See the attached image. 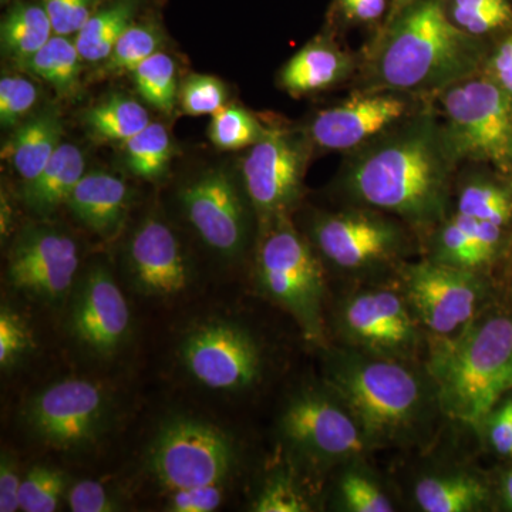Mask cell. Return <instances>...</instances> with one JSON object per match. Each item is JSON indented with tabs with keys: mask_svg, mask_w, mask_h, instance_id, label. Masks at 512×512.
<instances>
[{
	"mask_svg": "<svg viewBox=\"0 0 512 512\" xmlns=\"http://www.w3.org/2000/svg\"><path fill=\"white\" fill-rule=\"evenodd\" d=\"M456 165L440 121L423 113L357 148L343 171L342 190L353 204L433 229L450 212Z\"/></svg>",
	"mask_w": 512,
	"mask_h": 512,
	"instance_id": "6da1fadb",
	"label": "cell"
},
{
	"mask_svg": "<svg viewBox=\"0 0 512 512\" xmlns=\"http://www.w3.org/2000/svg\"><path fill=\"white\" fill-rule=\"evenodd\" d=\"M323 360L325 382L349 404L372 450L414 446L443 414L426 366L346 346Z\"/></svg>",
	"mask_w": 512,
	"mask_h": 512,
	"instance_id": "7a4b0ae2",
	"label": "cell"
},
{
	"mask_svg": "<svg viewBox=\"0 0 512 512\" xmlns=\"http://www.w3.org/2000/svg\"><path fill=\"white\" fill-rule=\"evenodd\" d=\"M488 46L448 18L443 0H417L393 15L369 59V90L440 93L483 72Z\"/></svg>",
	"mask_w": 512,
	"mask_h": 512,
	"instance_id": "3957f363",
	"label": "cell"
},
{
	"mask_svg": "<svg viewBox=\"0 0 512 512\" xmlns=\"http://www.w3.org/2000/svg\"><path fill=\"white\" fill-rule=\"evenodd\" d=\"M426 369L441 412L476 433L512 392V298L503 292L448 338H429Z\"/></svg>",
	"mask_w": 512,
	"mask_h": 512,
	"instance_id": "277c9868",
	"label": "cell"
},
{
	"mask_svg": "<svg viewBox=\"0 0 512 512\" xmlns=\"http://www.w3.org/2000/svg\"><path fill=\"white\" fill-rule=\"evenodd\" d=\"M255 268L259 291L292 316L306 339L322 345L326 296L323 261L311 241L293 227L291 215L262 224Z\"/></svg>",
	"mask_w": 512,
	"mask_h": 512,
	"instance_id": "5b68a950",
	"label": "cell"
},
{
	"mask_svg": "<svg viewBox=\"0 0 512 512\" xmlns=\"http://www.w3.org/2000/svg\"><path fill=\"white\" fill-rule=\"evenodd\" d=\"M279 434L292 461L313 473L343 467L373 451L349 404L325 380L291 394L279 417Z\"/></svg>",
	"mask_w": 512,
	"mask_h": 512,
	"instance_id": "8992f818",
	"label": "cell"
},
{
	"mask_svg": "<svg viewBox=\"0 0 512 512\" xmlns=\"http://www.w3.org/2000/svg\"><path fill=\"white\" fill-rule=\"evenodd\" d=\"M309 241L330 268L357 279L396 274L412 247L403 221L360 205L316 215Z\"/></svg>",
	"mask_w": 512,
	"mask_h": 512,
	"instance_id": "52a82bcc",
	"label": "cell"
},
{
	"mask_svg": "<svg viewBox=\"0 0 512 512\" xmlns=\"http://www.w3.org/2000/svg\"><path fill=\"white\" fill-rule=\"evenodd\" d=\"M444 138L456 163L512 171V96L483 72L440 92Z\"/></svg>",
	"mask_w": 512,
	"mask_h": 512,
	"instance_id": "ba28073f",
	"label": "cell"
},
{
	"mask_svg": "<svg viewBox=\"0 0 512 512\" xmlns=\"http://www.w3.org/2000/svg\"><path fill=\"white\" fill-rule=\"evenodd\" d=\"M333 328L342 346L390 359L416 362L429 345V335L396 279L394 284L359 286L342 296L333 313Z\"/></svg>",
	"mask_w": 512,
	"mask_h": 512,
	"instance_id": "9c48e42d",
	"label": "cell"
},
{
	"mask_svg": "<svg viewBox=\"0 0 512 512\" xmlns=\"http://www.w3.org/2000/svg\"><path fill=\"white\" fill-rule=\"evenodd\" d=\"M396 281L429 338H448L466 328L501 289L493 275L424 258L404 262Z\"/></svg>",
	"mask_w": 512,
	"mask_h": 512,
	"instance_id": "30bf717a",
	"label": "cell"
},
{
	"mask_svg": "<svg viewBox=\"0 0 512 512\" xmlns=\"http://www.w3.org/2000/svg\"><path fill=\"white\" fill-rule=\"evenodd\" d=\"M148 470L167 490L225 483L237 464V447L214 424L191 417L165 421L151 441Z\"/></svg>",
	"mask_w": 512,
	"mask_h": 512,
	"instance_id": "8fae6325",
	"label": "cell"
},
{
	"mask_svg": "<svg viewBox=\"0 0 512 512\" xmlns=\"http://www.w3.org/2000/svg\"><path fill=\"white\" fill-rule=\"evenodd\" d=\"M111 400L100 384L66 379L50 384L26 404L23 419L37 440L62 451L93 444L109 427Z\"/></svg>",
	"mask_w": 512,
	"mask_h": 512,
	"instance_id": "7c38bea8",
	"label": "cell"
},
{
	"mask_svg": "<svg viewBox=\"0 0 512 512\" xmlns=\"http://www.w3.org/2000/svg\"><path fill=\"white\" fill-rule=\"evenodd\" d=\"M180 360L194 382L215 392L251 389L264 370L258 339L244 326L224 319L190 330L181 342Z\"/></svg>",
	"mask_w": 512,
	"mask_h": 512,
	"instance_id": "4fadbf2b",
	"label": "cell"
},
{
	"mask_svg": "<svg viewBox=\"0 0 512 512\" xmlns=\"http://www.w3.org/2000/svg\"><path fill=\"white\" fill-rule=\"evenodd\" d=\"M309 138L284 128H266L242 163L245 194L261 224L291 215L301 200L309 161Z\"/></svg>",
	"mask_w": 512,
	"mask_h": 512,
	"instance_id": "5bb4252c",
	"label": "cell"
},
{
	"mask_svg": "<svg viewBox=\"0 0 512 512\" xmlns=\"http://www.w3.org/2000/svg\"><path fill=\"white\" fill-rule=\"evenodd\" d=\"M79 248L64 232L33 225L10 249L9 284L37 301L59 305L69 298L79 269Z\"/></svg>",
	"mask_w": 512,
	"mask_h": 512,
	"instance_id": "9a60e30c",
	"label": "cell"
},
{
	"mask_svg": "<svg viewBox=\"0 0 512 512\" xmlns=\"http://www.w3.org/2000/svg\"><path fill=\"white\" fill-rule=\"evenodd\" d=\"M185 218L198 237L225 259L238 258L249 241V214L234 178L222 168L208 170L180 191Z\"/></svg>",
	"mask_w": 512,
	"mask_h": 512,
	"instance_id": "2e32d148",
	"label": "cell"
},
{
	"mask_svg": "<svg viewBox=\"0 0 512 512\" xmlns=\"http://www.w3.org/2000/svg\"><path fill=\"white\" fill-rule=\"evenodd\" d=\"M69 328L73 338L96 356H114L126 345L131 311L109 269L93 266L77 286Z\"/></svg>",
	"mask_w": 512,
	"mask_h": 512,
	"instance_id": "e0dca14e",
	"label": "cell"
},
{
	"mask_svg": "<svg viewBox=\"0 0 512 512\" xmlns=\"http://www.w3.org/2000/svg\"><path fill=\"white\" fill-rule=\"evenodd\" d=\"M410 109L402 93L369 90L316 114L308 137L325 150H357L402 123Z\"/></svg>",
	"mask_w": 512,
	"mask_h": 512,
	"instance_id": "ac0fdd59",
	"label": "cell"
},
{
	"mask_svg": "<svg viewBox=\"0 0 512 512\" xmlns=\"http://www.w3.org/2000/svg\"><path fill=\"white\" fill-rule=\"evenodd\" d=\"M430 231L426 258L437 264L493 275L512 254V231L456 211Z\"/></svg>",
	"mask_w": 512,
	"mask_h": 512,
	"instance_id": "d6986e66",
	"label": "cell"
},
{
	"mask_svg": "<svg viewBox=\"0 0 512 512\" xmlns=\"http://www.w3.org/2000/svg\"><path fill=\"white\" fill-rule=\"evenodd\" d=\"M128 269L138 292L157 298L180 295L191 281L190 266L173 229L156 217L134 232L127 249Z\"/></svg>",
	"mask_w": 512,
	"mask_h": 512,
	"instance_id": "ffe728a7",
	"label": "cell"
},
{
	"mask_svg": "<svg viewBox=\"0 0 512 512\" xmlns=\"http://www.w3.org/2000/svg\"><path fill=\"white\" fill-rule=\"evenodd\" d=\"M413 501L423 512L493 511V477L471 467L437 468L414 481Z\"/></svg>",
	"mask_w": 512,
	"mask_h": 512,
	"instance_id": "44dd1931",
	"label": "cell"
},
{
	"mask_svg": "<svg viewBox=\"0 0 512 512\" xmlns=\"http://www.w3.org/2000/svg\"><path fill=\"white\" fill-rule=\"evenodd\" d=\"M128 204L127 184L103 171L84 174L66 202L77 221L106 239L116 237L123 228Z\"/></svg>",
	"mask_w": 512,
	"mask_h": 512,
	"instance_id": "7402d4cb",
	"label": "cell"
},
{
	"mask_svg": "<svg viewBox=\"0 0 512 512\" xmlns=\"http://www.w3.org/2000/svg\"><path fill=\"white\" fill-rule=\"evenodd\" d=\"M349 53L325 39L313 40L286 63L281 84L291 94L319 92L335 86L352 73Z\"/></svg>",
	"mask_w": 512,
	"mask_h": 512,
	"instance_id": "603a6c76",
	"label": "cell"
},
{
	"mask_svg": "<svg viewBox=\"0 0 512 512\" xmlns=\"http://www.w3.org/2000/svg\"><path fill=\"white\" fill-rule=\"evenodd\" d=\"M86 160L82 150L62 143L35 180L23 185V201L40 217L53 214L66 204L74 187L82 180Z\"/></svg>",
	"mask_w": 512,
	"mask_h": 512,
	"instance_id": "cb8c5ba5",
	"label": "cell"
},
{
	"mask_svg": "<svg viewBox=\"0 0 512 512\" xmlns=\"http://www.w3.org/2000/svg\"><path fill=\"white\" fill-rule=\"evenodd\" d=\"M63 123L59 111L45 109L20 124L8 146L10 165L23 183L35 180L62 144Z\"/></svg>",
	"mask_w": 512,
	"mask_h": 512,
	"instance_id": "d4e9b609",
	"label": "cell"
},
{
	"mask_svg": "<svg viewBox=\"0 0 512 512\" xmlns=\"http://www.w3.org/2000/svg\"><path fill=\"white\" fill-rule=\"evenodd\" d=\"M454 211L512 231V185L507 175L471 173L454 194Z\"/></svg>",
	"mask_w": 512,
	"mask_h": 512,
	"instance_id": "484cf974",
	"label": "cell"
},
{
	"mask_svg": "<svg viewBox=\"0 0 512 512\" xmlns=\"http://www.w3.org/2000/svg\"><path fill=\"white\" fill-rule=\"evenodd\" d=\"M141 0H109L74 36L83 62L104 63L120 36L136 19Z\"/></svg>",
	"mask_w": 512,
	"mask_h": 512,
	"instance_id": "4316f807",
	"label": "cell"
},
{
	"mask_svg": "<svg viewBox=\"0 0 512 512\" xmlns=\"http://www.w3.org/2000/svg\"><path fill=\"white\" fill-rule=\"evenodd\" d=\"M53 35L55 32L42 2L18 0L3 16L0 28L2 49L18 63L35 55Z\"/></svg>",
	"mask_w": 512,
	"mask_h": 512,
	"instance_id": "83f0119b",
	"label": "cell"
},
{
	"mask_svg": "<svg viewBox=\"0 0 512 512\" xmlns=\"http://www.w3.org/2000/svg\"><path fill=\"white\" fill-rule=\"evenodd\" d=\"M335 485V508L345 512H392L397 510L389 488L362 460L340 467Z\"/></svg>",
	"mask_w": 512,
	"mask_h": 512,
	"instance_id": "f1b7e54d",
	"label": "cell"
},
{
	"mask_svg": "<svg viewBox=\"0 0 512 512\" xmlns=\"http://www.w3.org/2000/svg\"><path fill=\"white\" fill-rule=\"evenodd\" d=\"M82 56L70 36L53 35L35 55L20 62L23 70L49 83L62 97L76 96Z\"/></svg>",
	"mask_w": 512,
	"mask_h": 512,
	"instance_id": "f546056e",
	"label": "cell"
},
{
	"mask_svg": "<svg viewBox=\"0 0 512 512\" xmlns=\"http://www.w3.org/2000/svg\"><path fill=\"white\" fill-rule=\"evenodd\" d=\"M84 126L96 140L126 143L151 123L147 110L130 97L114 94L83 116Z\"/></svg>",
	"mask_w": 512,
	"mask_h": 512,
	"instance_id": "4dcf8cb0",
	"label": "cell"
},
{
	"mask_svg": "<svg viewBox=\"0 0 512 512\" xmlns=\"http://www.w3.org/2000/svg\"><path fill=\"white\" fill-rule=\"evenodd\" d=\"M174 148L167 127L150 123L124 143V161L131 174L154 181L167 174Z\"/></svg>",
	"mask_w": 512,
	"mask_h": 512,
	"instance_id": "1f68e13d",
	"label": "cell"
},
{
	"mask_svg": "<svg viewBox=\"0 0 512 512\" xmlns=\"http://www.w3.org/2000/svg\"><path fill=\"white\" fill-rule=\"evenodd\" d=\"M446 10L457 28L480 39L512 28V0H450Z\"/></svg>",
	"mask_w": 512,
	"mask_h": 512,
	"instance_id": "d6a6232c",
	"label": "cell"
},
{
	"mask_svg": "<svg viewBox=\"0 0 512 512\" xmlns=\"http://www.w3.org/2000/svg\"><path fill=\"white\" fill-rule=\"evenodd\" d=\"M164 39L163 30L154 20H144V22L134 20L117 40L101 72L106 74L133 72L138 64L161 52Z\"/></svg>",
	"mask_w": 512,
	"mask_h": 512,
	"instance_id": "836d02e7",
	"label": "cell"
},
{
	"mask_svg": "<svg viewBox=\"0 0 512 512\" xmlns=\"http://www.w3.org/2000/svg\"><path fill=\"white\" fill-rule=\"evenodd\" d=\"M133 74L137 92L154 109L170 113L177 100V69L173 57L164 52L138 64Z\"/></svg>",
	"mask_w": 512,
	"mask_h": 512,
	"instance_id": "e575fe53",
	"label": "cell"
},
{
	"mask_svg": "<svg viewBox=\"0 0 512 512\" xmlns=\"http://www.w3.org/2000/svg\"><path fill=\"white\" fill-rule=\"evenodd\" d=\"M266 127L238 106H225L212 117L210 138L221 150H241L258 143Z\"/></svg>",
	"mask_w": 512,
	"mask_h": 512,
	"instance_id": "d590c367",
	"label": "cell"
},
{
	"mask_svg": "<svg viewBox=\"0 0 512 512\" xmlns=\"http://www.w3.org/2000/svg\"><path fill=\"white\" fill-rule=\"evenodd\" d=\"M66 487V474L59 468L47 466L30 468L20 485V511H56Z\"/></svg>",
	"mask_w": 512,
	"mask_h": 512,
	"instance_id": "8d00e7d4",
	"label": "cell"
},
{
	"mask_svg": "<svg viewBox=\"0 0 512 512\" xmlns=\"http://www.w3.org/2000/svg\"><path fill=\"white\" fill-rule=\"evenodd\" d=\"M313 510L309 495L303 491L292 471L278 470L266 478L256 494L252 511L308 512Z\"/></svg>",
	"mask_w": 512,
	"mask_h": 512,
	"instance_id": "74e56055",
	"label": "cell"
},
{
	"mask_svg": "<svg viewBox=\"0 0 512 512\" xmlns=\"http://www.w3.org/2000/svg\"><path fill=\"white\" fill-rule=\"evenodd\" d=\"M225 100L224 83L212 76H191L181 86V109L188 116H214L224 109Z\"/></svg>",
	"mask_w": 512,
	"mask_h": 512,
	"instance_id": "f35d334b",
	"label": "cell"
},
{
	"mask_svg": "<svg viewBox=\"0 0 512 512\" xmlns=\"http://www.w3.org/2000/svg\"><path fill=\"white\" fill-rule=\"evenodd\" d=\"M33 349L28 323L18 312L3 305L0 309V367L3 372L18 365Z\"/></svg>",
	"mask_w": 512,
	"mask_h": 512,
	"instance_id": "ab89813d",
	"label": "cell"
},
{
	"mask_svg": "<svg viewBox=\"0 0 512 512\" xmlns=\"http://www.w3.org/2000/svg\"><path fill=\"white\" fill-rule=\"evenodd\" d=\"M39 99L36 84L23 76H3L0 80V123L16 126L32 111Z\"/></svg>",
	"mask_w": 512,
	"mask_h": 512,
	"instance_id": "60d3db41",
	"label": "cell"
},
{
	"mask_svg": "<svg viewBox=\"0 0 512 512\" xmlns=\"http://www.w3.org/2000/svg\"><path fill=\"white\" fill-rule=\"evenodd\" d=\"M55 35L76 36L100 8L101 0H40Z\"/></svg>",
	"mask_w": 512,
	"mask_h": 512,
	"instance_id": "b9f144b4",
	"label": "cell"
},
{
	"mask_svg": "<svg viewBox=\"0 0 512 512\" xmlns=\"http://www.w3.org/2000/svg\"><path fill=\"white\" fill-rule=\"evenodd\" d=\"M222 484L198 485L171 491L167 511L173 512H211L220 507L224 500Z\"/></svg>",
	"mask_w": 512,
	"mask_h": 512,
	"instance_id": "7bdbcfd3",
	"label": "cell"
},
{
	"mask_svg": "<svg viewBox=\"0 0 512 512\" xmlns=\"http://www.w3.org/2000/svg\"><path fill=\"white\" fill-rule=\"evenodd\" d=\"M67 501L73 512H113L121 508L109 490L93 480L73 484L67 493Z\"/></svg>",
	"mask_w": 512,
	"mask_h": 512,
	"instance_id": "ee69618b",
	"label": "cell"
},
{
	"mask_svg": "<svg viewBox=\"0 0 512 512\" xmlns=\"http://www.w3.org/2000/svg\"><path fill=\"white\" fill-rule=\"evenodd\" d=\"M483 73L512 96V28L491 47Z\"/></svg>",
	"mask_w": 512,
	"mask_h": 512,
	"instance_id": "f6af8a7d",
	"label": "cell"
},
{
	"mask_svg": "<svg viewBox=\"0 0 512 512\" xmlns=\"http://www.w3.org/2000/svg\"><path fill=\"white\" fill-rule=\"evenodd\" d=\"M22 480L15 460L9 453L3 451L2 460H0V511L20 510L19 494Z\"/></svg>",
	"mask_w": 512,
	"mask_h": 512,
	"instance_id": "bcb514c9",
	"label": "cell"
},
{
	"mask_svg": "<svg viewBox=\"0 0 512 512\" xmlns=\"http://www.w3.org/2000/svg\"><path fill=\"white\" fill-rule=\"evenodd\" d=\"M343 12L357 22H375L382 18L386 0H340Z\"/></svg>",
	"mask_w": 512,
	"mask_h": 512,
	"instance_id": "7dc6e473",
	"label": "cell"
},
{
	"mask_svg": "<svg viewBox=\"0 0 512 512\" xmlns=\"http://www.w3.org/2000/svg\"><path fill=\"white\" fill-rule=\"evenodd\" d=\"M495 510L512 512V460H507L494 474Z\"/></svg>",
	"mask_w": 512,
	"mask_h": 512,
	"instance_id": "c3c4849f",
	"label": "cell"
},
{
	"mask_svg": "<svg viewBox=\"0 0 512 512\" xmlns=\"http://www.w3.org/2000/svg\"><path fill=\"white\" fill-rule=\"evenodd\" d=\"M505 272H507V279H505L507 286H505V291L510 293L512 298V254L510 258H508L507 264H505Z\"/></svg>",
	"mask_w": 512,
	"mask_h": 512,
	"instance_id": "681fc988",
	"label": "cell"
},
{
	"mask_svg": "<svg viewBox=\"0 0 512 512\" xmlns=\"http://www.w3.org/2000/svg\"><path fill=\"white\" fill-rule=\"evenodd\" d=\"M394 10L392 13L393 15H396L399 10H402L403 8H406V6L412 5V3L417 2V0H393Z\"/></svg>",
	"mask_w": 512,
	"mask_h": 512,
	"instance_id": "f907efd6",
	"label": "cell"
},
{
	"mask_svg": "<svg viewBox=\"0 0 512 512\" xmlns=\"http://www.w3.org/2000/svg\"><path fill=\"white\" fill-rule=\"evenodd\" d=\"M507 400H508V404H510V409H511V417H512V392L511 393H508L507 396Z\"/></svg>",
	"mask_w": 512,
	"mask_h": 512,
	"instance_id": "816d5d0a",
	"label": "cell"
},
{
	"mask_svg": "<svg viewBox=\"0 0 512 512\" xmlns=\"http://www.w3.org/2000/svg\"><path fill=\"white\" fill-rule=\"evenodd\" d=\"M507 177H508V180H510V183L512 185V171H511L510 174L507 175Z\"/></svg>",
	"mask_w": 512,
	"mask_h": 512,
	"instance_id": "f5cc1de1",
	"label": "cell"
},
{
	"mask_svg": "<svg viewBox=\"0 0 512 512\" xmlns=\"http://www.w3.org/2000/svg\"><path fill=\"white\" fill-rule=\"evenodd\" d=\"M2 2H3V3H5V2H10V0H2Z\"/></svg>",
	"mask_w": 512,
	"mask_h": 512,
	"instance_id": "db71d44e",
	"label": "cell"
}]
</instances>
